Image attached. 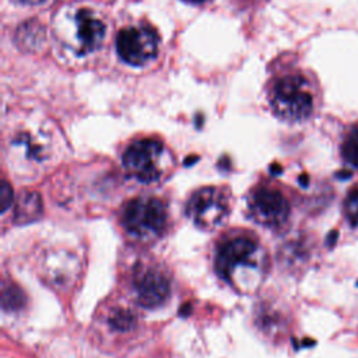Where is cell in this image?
Instances as JSON below:
<instances>
[{"instance_id":"1","label":"cell","mask_w":358,"mask_h":358,"mask_svg":"<svg viewBox=\"0 0 358 358\" xmlns=\"http://www.w3.org/2000/svg\"><path fill=\"white\" fill-rule=\"evenodd\" d=\"M263 253L249 238H232L221 245L215 257L218 275L241 291H250L263 277Z\"/></svg>"},{"instance_id":"2","label":"cell","mask_w":358,"mask_h":358,"mask_svg":"<svg viewBox=\"0 0 358 358\" xmlns=\"http://www.w3.org/2000/svg\"><path fill=\"white\" fill-rule=\"evenodd\" d=\"M317 85L306 74L295 71L275 81L270 94L273 112L285 122H302L316 108Z\"/></svg>"},{"instance_id":"3","label":"cell","mask_w":358,"mask_h":358,"mask_svg":"<svg viewBox=\"0 0 358 358\" xmlns=\"http://www.w3.org/2000/svg\"><path fill=\"white\" fill-rule=\"evenodd\" d=\"M122 224L133 236L148 241L157 238L164 231L166 210L164 204L154 197H137L126 204Z\"/></svg>"},{"instance_id":"4","label":"cell","mask_w":358,"mask_h":358,"mask_svg":"<svg viewBox=\"0 0 358 358\" xmlns=\"http://www.w3.org/2000/svg\"><path fill=\"white\" fill-rule=\"evenodd\" d=\"M165 148L161 141L141 138L131 143L123 154V166L127 173L143 183L159 179Z\"/></svg>"},{"instance_id":"5","label":"cell","mask_w":358,"mask_h":358,"mask_svg":"<svg viewBox=\"0 0 358 358\" xmlns=\"http://www.w3.org/2000/svg\"><path fill=\"white\" fill-rule=\"evenodd\" d=\"M159 48L157 31L145 24L122 29L116 36V50L120 59L130 66H144L151 62Z\"/></svg>"},{"instance_id":"6","label":"cell","mask_w":358,"mask_h":358,"mask_svg":"<svg viewBox=\"0 0 358 358\" xmlns=\"http://www.w3.org/2000/svg\"><path fill=\"white\" fill-rule=\"evenodd\" d=\"M187 217L201 229H214L228 214L227 196L218 187L207 186L194 192L186 204Z\"/></svg>"},{"instance_id":"7","label":"cell","mask_w":358,"mask_h":358,"mask_svg":"<svg viewBox=\"0 0 358 358\" xmlns=\"http://www.w3.org/2000/svg\"><path fill=\"white\" fill-rule=\"evenodd\" d=\"M71 36L70 43L76 53L87 55L101 48L106 25L103 20L90 8H78L71 18Z\"/></svg>"},{"instance_id":"8","label":"cell","mask_w":358,"mask_h":358,"mask_svg":"<svg viewBox=\"0 0 358 358\" xmlns=\"http://www.w3.org/2000/svg\"><path fill=\"white\" fill-rule=\"evenodd\" d=\"M250 217L260 225L277 228L282 225L289 214V204L281 192L270 187L255 190L248 201Z\"/></svg>"},{"instance_id":"9","label":"cell","mask_w":358,"mask_h":358,"mask_svg":"<svg viewBox=\"0 0 358 358\" xmlns=\"http://www.w3.org/2000/svg\"><path fill=\"white\" fill-rule=\"evenodd\" d=\"M133 289L137 302L145 308L159 306L169 296L171 285L165 274L157 268H143L134 274Z\"/></svg>"},{"instance_id":"10","label":"cell","mask_w":358,"mask_h":358,"mask_svg":"<svg viewBox=\"0 0 358 358\" xmlns=\"http://www.w3.org/2000/svg\"><path fill=\"white\" fill-rule=\"evenodd\" d=\"M42 214V203L38 193L24 192L15 201L14 218L18 224H28L38 220Z\"/></svg>"},{"instance_id":"11","label":"cell","mask_w":358,"mask_h":358,"mask_svg":"<svg viewBox=\"0 0 358 358\" xmlns=\"http://www.w3.org/2000/svg\"><path fill=\"white\" fill-rule=\"evenodd\" d=\"M341 154L348 164L358 168V124L347 133L341 145Z\"/></svg>"},{"instance_id":"12","label":"cell","mask_w":358,"mask_h":358,"mask_svg":"<svg viewBox=\"0 0 358 358\" xmlns=\"http://www.w3.org/2000/svg\"><path fill=\"white\" fill-rule=\"evenodd\" d=\"M109 322L115 330L126 331L136 326V316L129 309H115L110 313Z\"/></svg>"},{"instance_id":"13","label":"cell","mask_w":358,"mask_h":358,"mask_svg":"<svg viewBox=\"0 0 358 358\" xmlns=\"http://www.w3.org/2000/svg\"><path fill=\"white\" fill-rule=\"evenodd\" d=\"M22 299H24V295L15 285H10V287L4 288V292H3V306H4V309H8V308L15 309V308L21 306Z\"/></svg>"},{"instance_id":"14","label":"cell","mask_w":358,"mask_h":358,"mask_svg":"<svg viewBox=\"0 0 358 358\" xmlns=\"http://www.w3.org/2000/svg\"><path fill=\"white\" fill-rule=\"evenodd\" d=\"M345 214L354 227H358V187L350 192L345 200Z\"/></svg>"},{"instance_id":"15","label":"cell","mask_w":358,"mask_h":358,"mask_svg":"<svg viewBox=\"0 0 358 358\" xmlns=\"http://www.w3.org/2000/svg\"><path fill=\"white\" fill-rule=\"evenodd\" d=\"M13 201V190L8 185V182H3L1 183V187H0V207H1V211H6L10 204Z\"/></svg>"},{"instance_id":"16","label":"cell","mask_w":358,"mask_h":358,"mask_svg":"<svg viewBox=\"0 0 358 358\" xmlns=\"http://www.w3.org/2000/svg\"><path fill=\"white\" fill-rule=\"evenodd\" d=\"M14 1L24 6H41V4H45L48 0H14Z\"/></svg>"},{"instance_id":"17","label":"cell","mask_w":358,"mask_h":358,"mask_svg":"<svg viewBox=\"0 0 358 358\" xmlns=\"http://www.w3.org/2000/svg\"><path fill=\"white\" fill-rule=\"evenodd\" d=\"M185 1H189V3H194V4H197V3H204V1H207V0H185Z\"/></svg>"},{"instance_id":"18","label":"cell","mask_w":358,"mask_h":358,"mask_svg":"<svg viewBox=\"0 0 358 358\" xmlns=\"http://www.w3.org/2000/svg\"><path fill=\"white\" fill-rule=\"evenodd\" d=\"M299 180H301V183H303V186H305V185H306V180H308V178L303 175V176H301V178H299Z\"/></svg>"}]
</instances>
